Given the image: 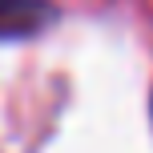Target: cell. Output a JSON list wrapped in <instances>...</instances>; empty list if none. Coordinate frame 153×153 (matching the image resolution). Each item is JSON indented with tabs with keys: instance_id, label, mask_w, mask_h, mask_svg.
Here are the masks:
<instances>
[{
	"instance_id": "cell-1",
	"label": "cell",
	"mask_w": 153,
	"mask_h": 153,
	"mask_svg": "<svg viewBox=\"0 0 153 153\" xmlns=\"http://www.w3.org/2000/svg\"><path fill=\"white\" fill-rule=\"evenodd\" d=\"M56 8L48 0H0V40L32 36V32L48 28Z\"/></svg>"
}]
</instances>
